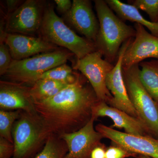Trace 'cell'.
Returning <instances> with one entry per match:
<instances>
[{
    "instance_id": "obj_19",
    "label": "cell",
    "mask_w": 158,
    "mask_h": 158,
    "mask_svg": "<svg viewBox=\"0 0 158 158\" xmlns=\"http://www.w3.org/2000/svg\"><path fill=\"white\" fill-rule=\"evenodd\" d=\"M67 85L51 79H40L30 87V94L34 103L41 102L54 96Z\"/></svg>"
},
{
    "instance_id": "obj_9",
    "label": "cell",
    "mask_w": 158,
    "mask_h": 158,
    "mask_svg": "<svg viewBox=\"0 0 158 158\" xmlns=\"http://www.w3.org/2000/svg\"><path fill=\"white\" fill-rule=\"evenodd\" d=\"M95 129L103 138L110 139L118 145L136 156L144 155L158 158V139L148 135H135L122 132L113 128L99 123Z\"/></svg>"
},
{
    "instance_id": "obj_31",
    "label": "cell",
    "mask_w": 158,
    "mask_h": 158,
    "mask_svg": "<svg viewBox=\"0 0 158 158\" xmlns=\"http://www.w3.org/2000/svg\"><path fill=\"white\" fill-rule=\"evenodd\" d=\"M134 158H139V157H138V156H137V157H135Z\"/></svg>"
},
{
    "instance_id": "obj_27",
    "label": "cell",
    "mask_w": 158,
    "mask_h": 158,
    "mask_svg": "<svg viewBox=\"0 0 158 158\" xmlns=\"http://www.w3.org/2000/svg\"><path fill=\"white\" fill-rule=\"evenodd\" d=\"M55 2L57 11L63 15L67 13L72 6L73 2L70 0H55Z\"/></svg>"
},
{
    "instance_id": "obj_10",
    "label": "cell",
    "mask_w": 158,
    "mask_h": 158,
    "mask_svg": "<svg viewBox=\"0 0 158 158\" xmlns=\"http://www.w3.org/2000/svg\"><path fill=\"white\" fill-rule=\"evenodd\" d=\"M132 38H130L122 44L118 52L116 64L107 77V87L113 96L108 104L140 119L128 94L123 73V59L127 49L132 41Z\"/></svg>"
},
{
    "instance_id": "obj_25",
    "label": "cell",
    "mask_w": 158,
    "mask_h": 158,
    "mask_svg": "<svg viewBox=\"0 0 158 158\" xmlns=\"http://www.w3.org/2000/svg\"><path fill=\"white\" fill-rule=\"evenodd\" d=\"M137 156L120 146L114 144L106 149L105 158H126L131 156L136 157Z\"/></svg>"
},
{
    "instance_id": "obj_22",
    "label": "cell",
    "mask_w": 158,
    "mask_h": 158,
    "mask_svg": "<svg viewBox=\"0 0 158 158\" xmlns=\"http://www.w3.org/2000/svg\"><path fill=\"white\" fill-rule=\"evenodd\" d=\"M21 110L0 111V137L5 138L13 144L12 131L13 125L20 116Z\"/></svg>"
},
{
    "instance_id": "obj_8",
    "label": "cell",
    "mask_w": 158,
    "mask_h": 158,
    "mask_svg": "<svg viewBox=\"0 0 158 158\" xmlns=\"http://www.w3.org/2000/svg\"><path fill=\"white\" fill-rule=\"evenodd\" d=\"M40 0H27L14 12L6 16L7 33L35 36L39 34L47 5Z\"/></svg>"
},
{
    "instance_id": "obj_21",
    "label": "cell",
    "mask_w": 158,
    "mask_h": 158,
    "mask_svg": "<svg viewBox=\"0 0 158 158\" xmlns=\"http://www.w3.org/2000/svg\"><path fill=\"white\" fill-rule=\"evenodd\" d=\"M75 70L65 63L48 71L39 79H51L69 85L76 81L81 75Z\"/></svg>"
},
{
    "instance_id": "obj_26",
    "label": "cell",
    "mask_w": 158,
    "mask_h": 158,
    "mask_svg": "<svg viewBox=\"0 0 158 158\" xmlns=\"http://www.w3.org/2000/svg\"><path fill=\"white\" fill-rule=\"evenodd\" d=\"M14 153V144L0 137V158H12Z\"/></svg>"
},
{
    "instance_id": "obj_15",
    "label": "cell",
    "mask_w": 158,
    "mask_h": 158,
    "mask_svg": "<svg viewBox=\"0 0 158 158\" xmlns=\"http://www.w3.org/2000/svg\"><path fill=\"white\" fill-rule=\"evenodd\" d=\"M91 116L95 119L99 117H109L113 122V127L123 129L125 133L130 135H146V133H150L141 119L113 107L105 102L98 101L92 107Z\"/></svg>"
},
{
    "instance_id": "obj_3",
    "label": "cell",
    "mask_w": 158,
    "mask_h": 158,
    "mask_svg": "<svg viewBox=\"0 0 158 158\" xmlns=\"http://www.w3.org/2000/svg\"><path fill=\"white\" fill-rule=\"evenodd\" d=\"M39 35L48 42L70 51L77 59L97 51L94 43L78 35L58 16L51 5L46 7Z\"/></svg>"
},
{
    "instance_id": "obj_11",
    "label": "cell",
    "mask_w": 158,
    "mask_h": 158,
    "mask_svg": "<svg viewBox=\"0 0 158 158\" xmlns=\"http://www.w3.org/2000/svg\"><path fill=\"white\" fill-rule=\"evenodd\" d=\"M95 120L91 116L89 121L78 131L59 135L68 147L65 158H90L92 150L101 144L103 138L94 127Z\"/></svg>"
},
{
    "instance_id": "obj_2",
    "label": "cell",
    "mask_w": 158,
    "mask_h": 158,
    "mask_svg": "<svg viewBox=\"0 0 158 158\" xmlns=\"http://www.w3.org/2000/svg\"><path fill=\"white\" fill-rule=\"evenodd\" d=\"M94 2L99 23L95 44L105 59L112 63L117 58L122 44L135 37L136 31L116 16L106 1L95 0Z\"/></svg>"
},
{
    "instance_id": "obj_12",
    "label": "cell",
    "mask_w": 158,
    "mask_h": 158,
    "mask_svg": "<svg viewBox=\"0 0 158 158\" xmlns=\"http://www.w3.org/2000/svg\"><path fill=\"white\" fill-rule=\"evenodd\" d=\"M135 38L128 46L123 56V69L138 65L148 58L158 59V37L150 34L139 24H135Z\"/></svg>"
},
{
    "instance_id": "obj_13",
    "label": "cell",
    "mask_w": 158,
    "mask_h": 158,
    "mask_svg": "<svg viewBox=\"0 0 158 158\" xmlns=\"http://www.w3.org/2000/svg\"><path fill=\"white\" fill-rule=\"evenodd\" d=\"M65 20L80 34L95 44L99 23L88 0H73L70 10L63 15Z\"/></svg>"
},
{
    "instance_id": "obj_4",
    "label": "cell",
    "mask_w": 158,
    "mask_h": 158,
    "mask_svg": "<svg viewBox=\"0 0 158 158\" xmlns=\"http://www.w3.org/2000/svg\"><path fill=\"white\" fill-rule=\"evenodd\" d=\"M73 56L68 50L59 48L23 60H13L5 76L11 81L33 85L44 73L65 64Z\"/></svg>"
},
{
    "instance_id": "obj_30",
    "label": "cell",
    "mask_w": 158,
    "mask_h": 158,
    "mask_svg": "<svg viewBox=\"0 0 158 158\" xmlns=\"http://www.w3.org/2000/svg\"><path fill=\"white\" fill-rule=\"evenodd\" d=\"M138 157H139V158H153L151 157L144 155H138Z\"/></svg>"
},
{
    "instance_id": "obj_16",
    "label": "cell",
    "mask_w": 158,
    "mask_h": 158,
    "mask_svg": "<svg viewBox=\"0 0 158 158\" xmlns=\"http://www.w3.org/2000/svg\"><path fill=\"white\" fill-rule=\"evenodd\" d=\"M30 87L21 83L1 81L0 107L2 110H19L36 113Z\"/></svg>"
},
{
    "instance_id": "obj_14",
    "label": "cell",
    "mask_w": 158,
    "mask_h": 158,
    "mask_svg": "<svg viewBox=\"0 0 158 158\" xmlns=\"http://www.w3.org/2000/svg\"><path fill=\"white\" fill-rule=\"evenodd\" d=\"M4 41L9 47L12 59L16 61L59 48L42 37L23 34L7 33Z\"/></svg>"
},
{
    "instance_id": "obj_6",
    "label": "cell",
    "mask_w": 158,
    "mask_h": 158,
    "mask_svg": "<svg viewBox=\"0 0 158 158\" xmlns=\"http://www.w3.org/2000/svg\"><path fill=\"white\" fill-rule=\"evenodd\" d=\"M139 72V64L123 69L125 84L140 119L146 126L150 134L158 138V104L141 83Z\"/></svg>"
},
{
    "instance_id": "obj_5",
    "label": "cell",
    "mask_w": 158,
    "mask_h": 158,
    "mask_svg": "<svg viewBox=\"0 0 158 158\" xmlns=\"http://www.w3.org/2000/svg\"><path fill=\"white\" fill-rule=\"evenodd\" d=\"M14 153L12 158H29L45 143L49 134L36 113L22 111L12 131Z\"/></svg>"
},
{
    "instance_id": "obj_20",
    "label": "cell",
    "mask_w": 158,
    "mask_h": 158,
    "mask_svg": "<svg viewBox=\"0 0 158 158\" xmlns=\"http://www.w3.org/2000/svg\"><path fill=\"white\" fill-rule=\"evenodd\" d=\"M68 152L67 144L60 136L51 134L42 150L34 158H65Z\"/></svg>"
},
{
    "instance_id": "obj_7",
    "label": "cell",
    "mask_w": 158,
    "mask_h": 158,
    "mask_svg": "<svg viewBox=\"0 0 158 158\" xmlns=\"http://www.w3.org/2000/svg\"><path fill=\"white\" fill-rule=\"evenodd\" d=\"M103 57L101 52L95 51L82 59H77L73 68L81 72L87 79L99 101L108 104L113 96L107 87L106 80L114 65Z\"/></svg>"
},
{
    "instance_id": "obj_18",
    "label": "cell",
    "mask_w": 158,
    "mask_h": 158,
    "mask_svg": "<svg viewBox=\"0 0 158 158\" xmlns=\"http://www.w3.org/2000/svg\"><path fill=\"white\" fill-rule=\"evenodd\" d=\"M141 83L158 104V59L139 64Z\"/></svg>"
},
{
    "instance_id": "obj_24",
    "label": "cell",
    "mask_w": 158,
    "mask_h": 158,
    "mask_svg": "<svg viewBox=\"0 0 158 158\" xmlns=\"http://www.w3.org/2000/svg\"><path fill=\"white\" fill-rule=\"evenodd\" d=\"M13 59L9 47L4 41H0V75H5Z\"/></svg>"
},
{
    "instance_id": "obj_29",
    "label": "cell",
    "mask_w": 158,
    "mask_h": 158,
    "mask_svg": "<svg viewBox=\"0 0 158 158\" xmlns=\"http://www.w3.org/2000/svg\"><path fill=\"white\" fill-rule=\"evenodd\" d=\"M106 149L104 145L100 144L92 150L90 158H105Z\"/></svg>"
},
{
    "instance_id": "obj_1",
    "label": "cell",
    "mask_w": 158,
    "mask_h": 158,
    "mask_svg": "<svg viewBox=\"0 0 158 158\" xmlns=\"http://www.w3.org/2000/svg\"><path fill=\"white\" fill-rule=\"evenodd\" d=\"M82 76L54 96L34 102L36 113L49 135L76 131L91 118L92 107L99 101Z\"/></svg>"
},
{
    "instance_id": "obj_28",
    "label": "cell",
    "mask_w": 158,
    "mask_h": 158,
    "mask_svg": "<svg viewBox=\"0 0 158 158\" xmlns=\"http://www.w3.org/2000/svg\"><path fill=\"white\" fill-rule=\"evenodd\" d=\"M23 2V1L20 0H6V3L7 6V16L14 12Z\"/></svg>"
},
{
    "instance_id": "obj_17",
    "label": "cell",
    "mask_w": 158,
    "mask_h": 158,
    "mask_svg": "<svg viewBox=\"0 0 158 158\" xmlns=\"http://www.w3.org/2000/svg\"><path fill=\"white\" fill-rule=\"evenodd\" d=\"M106 2L113 11L116 12L118 17L125 20L135 22L146 27L151 34L158 37V22H152L144 18L133 5L125 4L119 0H106Z\"/></svg>"
},
{
    "instance_id": "obj_23",
    "label": "cell",
    "mask_w": 158,
    "mask_h": 158,
    "mask_svg": "<svg viewBox=\"0 0 158 158\" xmlns=\"http://www.w3.org/2000/svg\"><path fill=\"white\" fill-rule=\"evenodd\" d=\"M133 6L145 11L152 22H158V0H135Z\"/></svg>"
}]
</instances>
